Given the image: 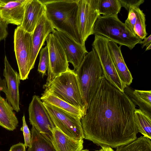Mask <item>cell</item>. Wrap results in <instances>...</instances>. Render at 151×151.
I'll list each match as a JSON object with an SVG mask.
<instances>
[{
  "label": "cell",
  "mask_w": 151,
  "mask_h": 151,
  "mask_svg": "<svg viewBox=\"0 0 151 151\" xmlns=\"http://www.w3.org/2000/svg\"><path fill=\"white\" fill-rule=\"evenodd\" d=\"M135 104L102 78L85 115L81 119L86 139L101 146L116 148L137 138Z\"/></svg>",
  "instance_id": "6da1fadb"
},
{
  "label": "cell",
  "mask_w": 151,
  "mask_h": 151,
  "mask_svg": "<svg viewBox=\"0 0 151 151\" xmlns=\"http://www.w3.org/2000/svg\"><path fill=\"white\" fill-rule=\"evenodd\" d=\"M45 14L54 29L64 32L78 44L84 45L76 25L78 0H40Z\"/></svg>",
  "instance_id": "7a4b0ae2"
},
{
  "label": "cell",
  "mask_w": 151,
  "mask_h": 151,
  "mask_svg": "<svg viewBox=\"0 0 151 151\" xmlns=\"http://www.w3.org/2000/svg\"><path fill=\"white\" fill-rule=\"evenodd\" d=\"M76 73L86 112L104 78L99 59L93 48L86 55Z\"/></svg>",
  "instance_id": "3957f363"
},
{
  "label": "cell",
  "mask_w": 151,
  "mask_h": 151,
  "mask_svg": "<svg viewBox=\"0 0 151 151\" xmlns=\"http://www.w3.org/2000/svg\"><path fill=\"white\" fill-rule=\"evenodd\" d=\"M93 35L104 37L120 46H125L130 50L142 41L119 19L118 15H100L95 23Z\"/></svg>",
  "instance_id": "277c9868"
},
{
  "label": "cell",
  "mask_w": 151,
  "mask_h": 151,
  "mask_svg": "<svg viewBox=\"0 0 151 151\" xmlns=\"http://www.w3.org/2000/svg\"><path fill=\"white\" fill-rule=\"evenodd\" d=\"M43 88L86 114L77 76L74 70L69 68L47 85L43 86Z\"/></svg>",
  "instance_id": "5b68a950"
},
{
  "label": "cell",
  "mask_w": 151,
  "mask_h": 151,
  "mask_svg": "<svg viewBox=\"0 0 151 151\" xmlns=\"http://www.w3.org/2000/svg\"><path fill=\"white\" fill-rule=\"evenodd\" d=\"M14 50L20 80H24L32 70L30 62L32 50V34L18 26L14 36Z\"/></svg>",
  "instance_id": "8992f818"
},
{
  "label": "cell",
  "mask_w": 151,
  "mask_h": 151,
  "mask_svg": "<svg viewBox=\"0 0 151 151\" xmlns=\"http://www.w3.org/2000/svg\"><path fill=\"white\" fill-rule=\"evenodd\" d=\"M94 35L92 45L99 59L104 78L116 88L124 92L127 86L120 79L111 57L108 46L110 40L101 35Z\"/></svg>",
  "instance_id": "52a82bcc"
},
{
  "label": "cell",
  "mask_w": 151,
  "mask_h": 151,
  "mask_svg": "<svg viewBox=\"0 0 151 151\" xmlns=\"http://www.w3.org/2000/svg\"><path fill=\"white\" fill-rule=\"evenodd\" d=\"M99 0H78L76 25L83 44L88 37L93 35L95 23L100 15L98 12Z\"/></svg>",
  "instance_id": "ba28073f"
},
{
  "label": "cell",
  "mask_w": 151,
  "mask_h": 151,
  "mask_svg": "<svg viewBox=\"0 0 151 151\" xmlns=\"http://www.w3.org/2000/svg\"><path fill=\"white\" fill-rule=\"evenodd\" d=\"M43 103L55 127L73 139L85 138L80 119L52 105Z\"/></svg>",
  "instance_id": "9c48e42d"
},
{
  "label": "cell",
  "mask_w": 151,
  "mask_h": 151,
  "mask_svg": "<svg viewBox=\"0 0 151 151\" xmlns=\"http://www.w3.org/2000/svg\"><path fill=\"white\" fill-rule=\"evenodd\" d=\"M46 40L49 55V64L47 77L46 83L47 85L55 77L66 71L69 68L64 51L57 38L52 33H50Z\"/></svg>",
  "instance_id": "30bf717a"
},
{
  "label": "cell",
  "mask_w": 151,
  "mask_h": 151,
  "mask_svg": "<svg viewBox=\"0 0 151 151\" xmlns=\"http://www.w3.org/2000/svg\"><path fill=\"white\" fill-rule=\"evenodd\" d=\"M28 113L30 124L51 141L52 132L55 127L39 96H33L29 105Z\"/></svg>",
  "instance_id": "8fae6325"
},
{
  "label": "cell",
  "mask_w": 151,
  "mask_h": 151,
  "mask_svg": "<svg viewBox=\"0 0 151 151\" xmlns=\"http://www.w3.org/2000/svg\"><path fill=\"white\" fill-rule=\"evenodd\" d=\"M58 39L65 52L68 63H71L76 70L80 65L86 53L85 45L75 41L65 33L54 29L52 32Z\"/></svg>",
  "instance_id": "7c38bea8"
},
{
  "label": "cell",
  "mask_w": 151,
  "mask_h": 151,
  "mask_svg": "<svg viewBox=\"0 0 151 151\" xmlns=\"http://www.w3.org/2000/svg\"><path fill=\"white\" fill-rule=\"evenodd\" d=\"M3 76L6 80L7 90L6 100L14 110L17 112L20 111L19 86L20 77L19 73L11 66L6 55L4 58Z\"/></svg>",
  "instance_id": "4fadbf2b"
},
{
  "label": "cell",
  "mask_w": 151,
  "mask_h": 151,
  "mask_svg": "<svg viewBox=\"0 0 151 151\" xmlns=\"http://www.w3.org/2000/svg\"><path fill=\"white\" fill-rule=\"evenodd\" d=\"M54 29L51 23L46 17L45 13L39 19L32 33V50L30 62L32 70L34 68L37 55L45 44L47 37Z\"/></svg>",
  "instance_id": "5bb4252c"
},
{
  "label": "cell",
  "mask_w": 151,
  "mask_h": 151,
  "mask_svg": "<svg viewBox=\"0 0 151 151\" xmlns=\"http://www.w3.org/2000/svg\"><path fill=\"white\" fill-rule=\"evenodd\" d=\"M28 0H9L0 7V17L8 24L20 26Z\"/></svg>",
  "instance_id": "9a60e30c"
},
{
  "label": "cell",
  "mask_w": 151,
  "mask_h": 151,
  "mask_svg": "<svg viewBox=\"0 0 151 151\" xmlns=\"http://www.w3.org/2000/svg\"><path fill=\"white\" fill-rule=\"evenodd\" d=\"M45 13L44 5L39 0H28L20 26L24 30L32 33L40 18Z\"/></svg>",
  "instance_id": "2e32d148"
},
{
  "label": "cell",
  "mask_w": 151,
  "mask_h": 151,
  "mask_svg": "<svg viewBox=\"0 0 151 151\" xmlns=\"http://www.w3.org/2000/svg\"><path fill=\"white\" fill-rule=\"evenodd\" d=\"M108 46L111 57L120 79L127 86H129L133 78L124 59L121 46H118L117 44L110 40L108 42Z\"/></svg>",
  "instance_id": "e0dca14e"
},
{
  "label": "cell",
  "mask_w": 151,
  "mask_h": 151,
  "mask_svg": "<svg viewBox=\"0 0 151 151\" xmlns=\"http://www.w3.org/2000/svg\"><path fill=\"white\" fill-rule=\"evenodd\" d=\"M51 142L55 151H81L83 148V139H73L56 127L52 132Z\"/></svg>",
  "instance_id": "ac0fdd59"
},
{
  "label": "cell",
  "mask_w": 151,
  "mask_h": 151,
  "mask_svg": "<svg viewBox=\"0 0 151 151\" xmlns=\"http://www.w3.org/2000/svg\"><path fill=\"white\" fill-rule=\"evenodd\" d=\"M40 99L43 103L54 106L81 119L86 114L81 109L63 100L47 90L45 89Z\"/></svg>",
  "instance_id": "d6986e66"
},
{
  "label": "cell",
  "mask_w": 151,
  "mask_h": 151,
  "mask_svg": "<svg viewBox=\"0 0 151 151\" xmlns=\"http://www.w3.org/2000/svg\"><path fill=\"white\" fill-rule=\"evenodd\" d=\"M13 110L6 99L1 97L0 93V126L10 131L15 129L19 122Z\"/></svg>",
  "instance_id": "ffe728a7"
},
{
  "label": "cell",
  "mask_w": 151,
  "mask_h": 151,
  "mask_svg": "<svg viewBox=\"0 0 151 151\" xmlns=\"http://www.w3.org/2000/svg\"><path fill=\"white\" fill-rule=\"evenodd\" d=\"M31 133V146L28 147L27 151H55L51 140L33 126Z\"/></svg>",
  "instance_id": "44dd1931"
},
{
  "label": "cell",
  "mask_w": 151,
  "mask_h": 151,
  "mask_svg": "<svg viewBox=\"0 0 151 151\" xmlns=\"http://www.w3.org/2000/svg\"><path fill=\"white\" fill-rule=\"evenodd\" d=\"M134 115L138 132L140 133L143 136L151 139V114L140 109H136Z\"/></svg>",
  "instance_id": "7402d4cb"
},
{
  "label": "cell",
  "mask_w": 151,
  "mask_h": 151,
  "mask_svg": "<svg viewBox=\"0 0 151 151\" xmlns=\"http://www.w3.org/2000/svg\"><path fill=\"white\" fill-rule=\"evenodd\" d=\"M133 98H131L140 109L151 114V91L134 90L132 92Z\"/></svg>",
  "instance_id": "603a6c76"
},
{
  "label": "cell",
  "mask_w": 151,
  "mask_h": 151,
  "mask_svg": "<svg viewBox=\"0 0 151 151\" xmlns=\"http://www.w3.org/2000/svg\"><path fill=\"white\" fill-rule=\"evenodd\" d=\"M115 151H151V141L141 136L127 145L117 147Z\"/></svg>",
  "instance_id": "cb8c5ba5"
},
{
  "label": "cell",
  "mask_w": 151,
  "mask_h": 151,
  "mask_svg": "<svg viewBox=\"0 0 151 151\" xmlns=\"http://www.w3.org/2000/svg\"><path fill=\"white\" fill-rule=\"evenodd\" d=\"M121 7L119 0H99L98 10L103 16L118 15Z\"/></svg>",
  "instance_id": "d4e9b609"
},
{
  "label": "cell",
  "mask_w": 151,
  "mask_h": 151,
  "mask_svg": "<svg viewBox=\"0 0 151 151\" xmlns=\"http://www.w3.org/2000/svg\"><path fill=\"white\" fill-rule=\"evenodd\" d=\"M135 9L136 19L134 27V32L135 35L142 40L147 35L146 30L145 15L139 7Z\"/></svg>",
  "instance_id": "484cf974"
},
{
  "label": "cell",
  "mask_w": 151,
  "mask_h": 151,
  "mask_svg": "<svg viewBox=\"0 0 151 151\" xmlns=\"http://www.w3.org/2000/svg\"><path fill=\"white\" fill-rule=\"evenodd\" d=\"M40 54V61L37 70L43 77L46 75L49 64V55L47 46L41 48Z\"/></svg>",
  "instance_id": "4316f807"
},
{
  "label": "cell",
  "mask_w": 151,
  "mask_h": 151,
  "mask_svg": "<svg viewBox=\"0 0 151 151\" xmlns=\"http://www.w3.org/2000/svg\"><path fill=\"white\" fill-rule=\"evenodd\" d=\"M23 122L22 126L20 129V130L22 131L24 136V145L26 148L27 147H31L32 134L30 131L26 122L24 115L22 117Z\"/></svg>",
  "instance_id": "83f0119b"
},
{
  "label": "cell",
  "mask_w": 151,
  "mask_h": 151,
  "mask_svg": "<svg viewBox=\"0 0 151 151\" xmlns=\"http://www.w3.org/2000/svg\"><path fill=\"white\" fill-rule=\"evenodd\" d=\"M135 8H132L129 10L128 12V17L124 23L126 27L134 34V29L136 19V14Z\"/></svg>",
  "instance_id": "f1b7e54d"
},
{
  "label": "cell",
  "mask_w": 151,
  "mask_h": 151,
  "mask_svg": "<svg viewBox=\"0 0 151 151\" xmlns=\"http://www.w3.org/2000/svg\"><path fill=\"white\" fill-rule=\"evenodd\" d=\"M122 7L124 8L128 12L133 8L139 7L145 2L144 0H119Z\"/></svg>",
  "instance_id": "f546056e"
},
{
  "label": "cell",
  "mask_w": 151,
  "mask_h": 151,
  "mask_svg": "<svg viewBox=\"0 0 151 151\" xmlns=\"http://www.w3.org/2000/svg\"><path fill=\"white\" fill-rule=\"evenodd\" d=\"M8 24L0 17V40L5 39L7 36Z\"/></svg>",
  "instance_id": "4dcf8cb0"
},
{
  "label": "cell",
  "mask_w": 151,
  "mask_h": 151,
  "mask_svg": "<svg viewBox=\"0 0 151 151\" xmlns=\"http://www.w3.org/2000/svg\"><path fill=\"white\" fill-rule=\"evenodd\" d=\"M9 151H26L24 144L19 142L12 145Z\"/></svg>",
  "instance_id": "1f68e13d"
},
{
  "label": "cell",
  "mask_w": 151,
  "mask_h": 151,
  "mask_svg": "<svg viewBox=\"0 0 151 151\" xmlns=\"http://www.w3.org/2000/svg\"><path fill=\"white\" fill-rule=\"evenodd\" d=\"M1 40H0V42ZM7 90L6 83L5 78L2 79L0 75V92H3L5 94Z\"/></svg>",
  "instance_id": "d6a6232c"
},
{
  "label": "cell",
  "mask_w": 151,
  "mask_h": 151,
  "mask_svg": "<svg viewBox=\"0 0 151 151\" xmlns=\"http://www.w3.org/2000/svg\"><path fill=\"white\" fill-rule=\"evenodd\" d=\"M144 40L140 43V44H142V48H143L145 46L147 47L151 44V35H150L147 37H145Z\"/></svg>",
  "instance_id": "836d02e7"
},
{
  "label": "cell",
  "mask_w": 151,
  "mask_h": 151,
  "mask_svg": "<svg viewBox=\"0 0 151 151\" xmlns=\"http://www.w3.org/2000/svg\"><path fill=\"white\" fill-rule=\"evenodd\" d=\"M101 148L97 151H114L109 146H102Z\"/></svg>",
  "instance_id": "e575fe53"
},
{
  "label": "cell",
  "mask_w": 151,
  "mask_h": 151,
  "mask_svg": "<svg viewBox=\"0 0 151 151\" xmlns=\"http://www.w3.org/2000/svg\"><path fill=\"white\" fill-rule=\"evenodd\" d=\"M9 0H0V7L6 4Z\"/></svg>",
  "instance_id": "d590c367"
},
{
  "label": "cell",
  "mask_w": 151,
  "mask_h": 151,
  "mask_svg": "<svg viewBox=\"0 0 151 151\" xmlns=\"http://www.w3.org/2000/svg\"><path fill=\"white\" fill-rule=\"evenodd\" d=\"M151 49V44L148 47L146 48L145 51H147L150 50Z\"/></svg>",
  "instance_id": "8d00e7d4"
},
{
  "label": "cell",
  "mask_w": 151,
  "mask_h": 151,
  "mask_svg": "<svg viewBox=\"0 0 151 151\" xmlns=\"http://www.w3.org/2000/svg\"><path fill=\"white\" fill-rule=\"evenodd\" d=\"M81 151H89V150L87 149L85 150H82Z\"/></svg>",
  "instance_id": "74e56055"
}]
</instances>
